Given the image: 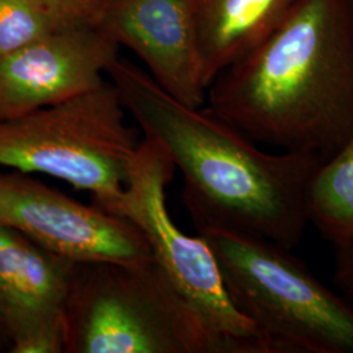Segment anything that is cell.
<instances>
[{"label":"cell","mask_w":353,"mask_h":353,"mask_svg":"<svg viewBox=\"0 0 353 353\" xmlns=\"http://www.w3.org/2000/svg\"><path fill=\"white\" fill-rule=\"evenodd\" d=\"M205 106L249 139L326 160L353 138L352 0H300Z\"/></svg>","instance_id":"2"},{"label":"cell","mask_w":353,"mask_h":353,"mask_svg":"<svg viewBox=\"0 0 353 353\" xmlns=\"http://www.w3.org/2000/svg\"><path fill=\"white\" fill-rule=\"evenodd\" d=\"M198 0H102L96 26L132 51L152 79L182 103L207 102L199 43Z\"/></svg>","instance_id":"9"},{"label":"cell","mask_w":353,"mask_h":353,"mask_svg":"<svg viewBox=\"0 0 353 353\" xmlns=\"http://www.w3.org/2000/svg\"><path fill=\"white\" fill-rule=\"evenodd\" d=\"M176 170L160 144L141 138L114 214L145 236L153 261L202 325L214 353H268L254 325L232 303L208 242L185 233L172 219L166 188Z\"/></svg>","instance_id":"6"},{"label":"cell","mask_w":353,"mask_h":353,"mask_svg":"<svg viewBox=\"0 0 353 353\" xmlns=\"http://www.w3.org/2000/svg\"><path fill=\"white\" fill-rule=\"evenodd\" d=\"M335 280L348 300L353 303V240L335 246Z\"/></svg>","instance_id":"15"},{"label":"cell","mask_w":353,"mask_h":353,"mask_svg":"<svg viewBox=\"0 0 353 353\" xmlns=\"http://www.w3.org/2000/svg\"><path fill=\"white\" fill-rule=\"evenodd\" d=\"M62 353H214L202 325L152 259L79 262Z\"/></svg>","instance_id":"5"},{"label":"cell","mask_w":353,"mask_h":353,"mask_svg":"<svg viewBox=\"0 0 353 353\" xmlns=\"http://www.w3.org/2000/svg\"><path fill=\"white\" fill-rule=\"evenodd\" d=\"M112 81L68 101L0 119V168L89 192L114 214L140 143Z\"/></svg>","instance_id":"4"},{"label":"cell","mask_w":353,"mask_h":353,"mask_svg":"<svg viewBox=\"0 0 353 353\" xmlns=\"http://www.w3.org/2000/svg\"><path fill=\"white\" fill-rule=\"evenodd\" d=\"M119 46L89 23H70L0 58V119L72 100L108 80Z\"/></svg>","instance_id":"8"},{"label":"cell","mask_w":353,"mask_h":353,"mask_svg":"<svg viewBox=\"0 0 353 353\" xmlns=\"http://www.w3.org/2000/svg\"><path fill=\"white\" fill-rule=\"evenodd\" d=\"M70 24L43 0H0V58Z\"/></svg>","instance_id":"13"},{"label":"cell","mask_w":353,"mask_h":353,"mask_svg":"<svg viewBox=\"0 0 353 353\" xmlns=\"http://www.w3.org/2000/svg\"><path fill=\"white\" fill-rule=\"evenodd\" d=\"M0 332H4V326H3V316H1V312H0Z\"/></svg>","instance_id":"16"},{"label":"cell","mask_w":353,"mask_h":353,"mask_svg":"<svg viewBox=\"0 0 353 353\" xmlns=\"http://www.w3.org/2000/svg\"><path fill=\"white\" fill-rule=\"evenodd\" d=\"M352 10H353V0H352Z\"/></svg>","instance_id":"17"},{"label":"cell","mask_w":353,"mask_h":353,"mask_svg":"<svg viewBox=\"0 0 353 353\" xmlns=\"http://www.w3.org/2000/svg\"><path fill=\"white\" fill-rule=\"evenodd\" d=\"M228 294L268 353H353V303L330 290L290 249L227 232L201 233Z\"/></svg>","instance_id":"3"},{"label":"cell","mask_w":353,"mask_h":353,"mask_svg":"<svg viewBox=\"0 0 353 353\" xmlns=\"http://www.w3.org/2000/svg\"><path fill=\"white\" fill-rule=\"evenodd\" d=\"M307 217L334 246L353 240V138L318 166L307 191Z\"/></svg>","instance_id":"12"},{"label":"cell","mask_w":353,"mask_h":353,"mask_svg":"<svg viewBox=\"0 0 353 353\" xmlns=\"http://www.w3.org/2000/svg\"><path fill=\"white\" fill-rule=\"evenodd\" d=\"M300 0H198L196 17L207 88L268 37Z\"/></svg>","instance_id":"11"},{"label":"cell","mask_w":353,"mask_h":353,"mask_svg":"<svg viewBox=\"0 0 353 353\" xmlns=\"http://www.w3.org/2000/svg\"><path fill=\"white\" fill-rule=\"evenodd\" d=\"M77 263L0 227V312L13 353H62L63 314Z\"/></svg>","instance_id":"10"},{"label":"cell","mask_w":353,"mask_h":353,"mask_svg":"<svg viewBox=\"0 0 353 353\" xmlns=\"http://www.w3.org/2000/svg\"><path fill=\"white\" fill-rule=\"evenodd\" d=\"M0 227L76 262L141 265L153 259L145 236L130 220L83 204L29 173L3 168Z\"/></svg>","instance_id":"7"},{"label":"cell","mask_w":353,"mask_h":353,"mask_svg":"<svg viewBox=\"0 0 353 353\" xmlns=\"http://www.w3.org/2000/svg\"><path fill=\"white\" fill-rule=\"evenodd\" d=\"M68 23L94 24L102 0H43ZM96 26V24H94Z\"/></svg>","instance_id":"14"},{"label":"cell","mask_w":353,"mask_h":353,"mask_svg":"<svg viewBox=\"0 0 353 353\" xmlns=\"http://www.w3.org/2000/svg\"><path fill=\"white\" fill-rule=\"evenodd\" d=\"M106 76L143 138L154 140L182 174V202L198 234L227 232L285 249L303 240L307 191L321 157L270 153L207 106L190 108L121 55Z\"/></svg>","instance_id":"1"}]
</instances>
